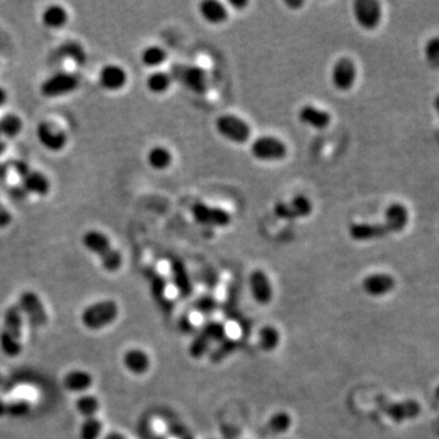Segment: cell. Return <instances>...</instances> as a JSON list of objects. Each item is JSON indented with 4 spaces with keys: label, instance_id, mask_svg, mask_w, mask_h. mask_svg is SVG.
<instances>
[{
    "label": "cell",
    "instance_id": "obj_42",
    "mask_svg": "<svg viewBox=\"0 0 439 439\" xmlns=\"http://www.w3.org/2000/svg\"><path fill=\"white\" fill-rule=\"evenodd\" d=\"M104 439H127L125 435H120V433H116V432H112V433H109L107 437Z\"/></svg>",
    "mask_w": 439,
    "mask_h": 439
},
{
    "label": "cell",
    "instance_id": "obj_30",
    "mask_svg": "<svg viewBox=\"0 0 439 439\" xmlns=\"http://www.w3.org/2000/svg\"><path fill=\"white\" fill-rule=\"evenodd\" d=\"M22 129V121L15 114H5L0 117V136L15 138Z\"/></svg>",
    "mask_w": 439,
    "mask_h": 439
},
{
    "label": "cell",
    "instance_id": "obj_9",
    "mask_svg": "<svg viewBox=\"0 0 439 439\" xmlns=\"http://www.w3.org/2000/svg\"><path fill=\"white\" fill-rule=\"evenodd\" d=\"M357 80V67L355 61L349 56L337 59L331 70V83L336 91L347 93L352 91Z\"/></svg>",
    "mask_w": 439,
    "mask_h": 439
},
{
    "label": "cell",
    "instance_id": "obj_11",
    "mask_svg": "<svg viewBox=\"0 0 439 439\" xmlns=\"http://www.w3.org/2000/svg\"><path fill=\"white\" fill-rule=\"evenodd\" d=\"M192 216L195 222L207 227H229L232 222V216L222 207H210L205 202H197L192 207Z\"/></svg>",
    "mask_w": 439,
    "mask_h": 439
},
{
    "label": "cell",
    "instance_id": "obj_25",
    "mask_svg": "<svg viewBox=\"0 0 439 439\" xmlns=\"http://www.w3.org/2000/svg\"><path fill=\"white\" fill-rule=\"evenodd\" d=\"M93 384V377L90 372L83 370H72L64 377V386L70 392H83Z\"/></svg>",
    "mask_w": 439,
    "mask_h": 439
},
{
    "label": "cell",
    "instance_id": "obj_33",
    "mask_svg": "<svg viewBox=\"0 0 439 439\" xmlns=\"http://www.w3.org/2000/svg\"><path fill=\"white\" fill-rule=\"evenodd\" d=\"M259 342H260V345L264 350L270 352V350L277 348V345L280 343V333L272 326H265L260 330Z\"/></svg>",
    "mask_w": 439,
    "mask_h": 439
},
{
    "label": "cell",
    "instance_id": "obj_12",
    "mask_svg": "<svg viewBox=\"0 0 439 439\" xmlns=\"http://www.w3.org/2000/svg\"><path fill=\"white\" fill-rule=\"evenodd\" d=\"M80 78L75 73L60 71L54 73L42 83L40 93L48 98H55L72 93L77 90Z\"/></svg>",
    "mask_w": 439,
    "mask_h": 439
},
{
    "label": "cell",
    "instance_id": "obj_39",
    "mask_svg": "<svg viewBox=\"0 0 439 439\" xmlns=\"http://www.w3.org/2000/svg\"><path fill=\"white\" fill-rule=\"evenodd\" d=\"M229 4L236 10H243L246 9V6L249 5V1H244V0H242V1H229Z\"/></svg>",
    "mask_w": 439,
    "mask_h": 439
},
{
    "label": "cell",
    "instance_id": "obj_5",
    "mask_svg": "<svg viewBox=\"0 0 439 439\" xmlns=\"http://www.w3.org/2000/svg\"><path fill=\"white\" fill-rule=\"evenodd\" d=\"M250 154L260 163H278L288 156V146L275 136H260L250 144Z\"/></svg>",
    "mask_w": 439,
    "mask_h": 439
},
{
    "label": "cell",
    "instance_id": "obj_16",
    "mask_svg": "<svg viewBox=\"0 0 439 439\" xmlns=\"http://www.w3.org/2000/svg\"><path fill=\"white\" fill-rule=\"evenodd\" d=\"M37 138L39 143L49 151H60L64 149L67 137L64 131L50 121H43L37 127Z\"/></svg>",
    "mask_w": 439,
    "mask_h": 439
},
{
    "label": "cell",
    "instance_id": "obj_38",
    "mask_svg": "<svg viewBox=\"0 0 439 439\" xmlns=\"http://www.w3.org/2000/svg\"><path fill=\"white\" fill-rule=\"evenodd\" d=\"M284 4L287 5L289 9L298 10L299 8H302L303 5H304V1H302V0H293V1L286 0Z\"/></svg>",
    "mask_w": 439,
    "mask_h": 439
},
{
    "label": "cell",
    "instance_id": "obj_26",
    "mask_svg": "<svg viewBox=\"0 0 439 439\" xmlns=\"http://www.w3.org/2000/svg\"><path fill=\"white\" fill-rule=\"evenodd\" d=\"M67 20L69 13L61 5H49L42 13V21L48 28H60L66 25Z\"/></svg>",
    "mask_w": 439,
    "mask_h": 439
},
{
    "label": "cell",
    "instance_id": "obj_17",
    "mask_svg": "<svg viewBox=\"0 0 439 439\" xmlns=\"http://www.w3.org/2000/svg\"><path fill=\"white\" fill-rule=\"evenodd\" d=\"M298 120L303 125L309 126L311 129H327L331 125L332 116L327 110L319 109L313 104H305L298 110Z\"/></svg>",
    "mask_w": 439,
    "mask_h": 439
},
{
    "label": "cell",
    "instance_id": "obj_45",
    "mask_svg": "<svg viewBox=\"0 0 439 439\" xmlns=\"http://www.w3.org/2000/svg\"><path fill=\"white\" fill-rule=\"evenodd\" d=\"M435 433H437V435H438V437H439V416L438 418H437V420H435Z\"/></svg>",
    "mask_w": 439,
    "mask_h": 439
},
{
    "label": "cell",
    "instance_id": "obj_2",
    "mask_svg": "<svg viewBox=\"0 0 439 439\" xmlns=\"http://www.w3.org/2000/svg\"><path fill=\"white\" fill-rule=\"evenodd\" d=\"M82 243L87 250L100 259L102 266L109 272L120 270L124 258L119 250L112 246L110 238L98 229L87 231L82 237Z\"/></svg>",
    "mask_w": 439,
    "mask_h": 439
},
{
    "label": "cell",
    "instance_id": "obj_46",
    "mask_svg": "<svg viewBox=\"0 0 439 439\" xmlns=\"http://www.w3.org/2000/svg\"><path fill=\"white\" fill-rule=\"evenodd\" d=\"M435 398H437V401H439V384L437 386V388H435Z\"/></svg>",
    "mask_w": 439,
    "mask_h": 439
},
{
    "label": "cell",
    "instance_id": "obj_27",
    "mask_svg": "<svg viewBox=\"0 0 439 439\" xmlns=\"http://www.w3.org/2000/svg\"><path fill=\"white\" fill-rule=\"evenodd\" d=\"M171 73L165 71H154L146 78V88L153 94H165L173 85Z\"/></svg>",
    "mask_w": 439,
    "mask_h": 439
},
{
    "label": "cell",
    "instance_id": "obj_14",
    "mask_svg": "<svg viewBox=\"0 0 439 439\" xmlns=\"http://www.w3.org/2000/svg\"><path fill=\"white\" fill-rule=\"evenodd\" d=\"M18 306L21 310L22 316H26L28 323L33 327H43L44 325H47V311L40 298L35 292L27 291L22 293Z\"/></svg>",
    "mask_w": 439,
    "mask_h": 439
},
{
    "label": "cell",
    "instance_id": "obj_6",
    "mask_svg": "<svg viewBox=\"0 0 439 439\" xmlns=\"http://www.w3.org/2000/svg\"><path fill=\"white\" fill-rule=\"evenodd\" d=\"M119 316V305L114 300H102L87 306L81 315L85 327L92 331L112 325Z\"/></svg>",
    "mask_w": 439,
    "mask_h": 439
},
{
    "label": "cell",
    "instance_id": "obj_22",
    "mask_svg": "<svg viewBox=\"0 0 439 439\" xmlns=\"http://www.w3.org/2000/svg\"><path fill=\"white\" fill-rule=\"evenodd\" d=\"M99 83L107 91H120L127 83V72L120 65H107L100 71Z\"/></svg>",
    "mask_w": 439,
    "mask_h": 439
},
{
    "label": "cell",
    "instance_id": "obj_41",
    "mask_svg": "<svg viewBox=\"0 0 439 439\" xmlns=\"http://www.w3.org/2000/svg\"><path fill=\"white\" fill-rule=\"evenodd\" d=\"M6 100H8V94H6L4 88L0 87V107H3L6 103Z\"/></svg>",
    "mask_w": 439,
    "mask_h": 439
},
{
    "label": "cell",
    "instance_id": "obj_36",
    "mask_svg": "<svg viewBox=\"0 0 439 439\" xmlns=\"http://www.w3.org/2000/svg\"><path fill=\"white\" fill-rule=\"evenodd\" d=\"M31 405L26 401H16L8 404V415L13 418H22L30 413Z\"/></svg>",
    "mask_w": 439,
    "mask_h": 439
},
{
    "label": "cell",
    "instance_id": "obj_1",
    "mask_svg": "<svg viewBox=\"0 0 439 439\" xmlns=\"http://www.w3.org/2000/svg\"><path fill=\"white\" fill-rule=\"evenodd\" d=\"M409 224V210L401 202H392L384 211V222H357L348 227V234L354 242L382 239L394 233L403 232Z\"/></svg>",
    "mask_w": 439,
    "mask_h": 439
},
{
    "label": "cell",
    "instance_id": "obj_10",
    "mask_svg": "<svg viewBox=\"0 0 439 439\" xmlns=\"http://www.w3.org/2000/svg\"><path fill=\"white\" fill-rule=\"evenodd\" d=\"M354 20L362 30L374 31L382 21V6L377 0H355L352 5Z\"/></svg>",
    "mask_w": 439,
    "mask_h": 439
},
{
    "label": "cell",
    "instance_id": "obj_18",
    "mask_svg": "<svg viewBox=\"0 0 439 439\" xmlns=\"http://www.w3.org/2000/svg\"><path fill=\"white\" fill-rule=\"evenodd\" d=\"M396 281L388 273H371L362 281V289L371 297H384L396 288Z\"/></svg>",
    "mask_w": 439,
    "mask_h": 439
},
{
    "label": "cell",
    "instance_id": "obj_24",
    "mask_svg": "<svg viewBox=\"0 0 439 439\" xmlns=\"http://www.w3.org/2000/svg\"><path fill=\"white\" fill-rule=\"evenodd\" d=\"M146 161H148V164L153 170H156V171H165V170H168L173 165V153L166 146H153L151 151H148Z\"/></svg>",
    "mask_w": 439,
    "mask_h": 439
},
{
    "label": "cell",
    "instance_id": "obj_21",
    "mask_svg": "<svg viewBox=\"0 0 439 439\" xmlns=\"http://www.w3.org/2000/svg\"><path fill=\"white\" fill-rule=\"evenodd\" d=\"M198 11L202 20L212 26H220L229 21V10L217 0H204L199 4Z\"/></svg>",
    "mask_w": 439,
    "mask_h": 439
},
{
    "label": "cell",
    "instance_id": "obj_43",
    "mask_svg": "<svg viewBox=\"0 0 439 439\" xmlns=\"http://www.w3.org/2000/svg\"><path fill=\"white\" fill-rule=\"evenodd\" d=\"M5 149H6V144H5L4 141L0 138V156L4 153Z\"/></svg>",
    "mask_w": 439,
    "mask_h": 439
},
{
    "label": "cell",
    "instance_id": "obj_32",
    "mask_svg": "<svg viewBox=\"0 0 439 439\" xmlns=\"http://www.w3.org/2000/svg\"><path fill=\"white\" fill-rule=\"evenodd\" d=\"M100 403L95 396H83L76 401V409L85 418H94L95 413L99 411Z\"/></svg>",
    "mask_w": 439,
    "mask_h": 439
},
{
    "label": "cell",
    "instance_id": "obj_4",
    "mask_svg": "<svg viewBox=\"0 0 439 439\" xmlns=\"http://www.w3.org/2000/svg\"><path fill=\"white\" fill-rule=\"evenodd\" d=\"M216 132L227 142L243 146L249 142L251 127L244 119L234 114H224L215 121Z\"/></svg>",
    "mask_w": 439,
    "mask_h": 439
},
{
    "label": "cell",
    "instance_id": "obj_23",
    "mask_svg": "<svg viewBox=\"0 0 439 439\" xmlns=\"http://www.w3.org/2000/svg\"><path fill=\"white\" fill-rule=\"evenodd\" d=\"M122 362L134 375H144L151 367V357L142 349H129L124 354Z\"/></svg>",
    "mask_w": 439,
    "mask_h": 439
},
{
    "label": "cell",
    "instance_id": "obj_44",
    "mask_svg": "<svg viewBox=\"0 0 439 439\" xmlns=\"http://www.w3.org/2000/svg\"><path fill=\"white\" fill-rule=\"evenodd\" d=\"M433 105H435V112H437L439 116V94L435 97V102H433Z\"/></svg>",
    "mask_w": 439,
    "mask_h": 439
},
{
    "label": "cell",
    "instance_id": "obj_20",
    "mask_svg": "<svg viewBox=\"0 0 439 439\" xmlns=\"http://www.w3.org/2000/svg\"><path fill=\"white\" fill-rule=\"evenodd\" d=\"M250 291L255 300L261 305H267L272 299V286L266 272L256 269L250 273Z\"/></svg>",
    "mask_w": 439,
    "mask_h": 439
},
{
    "label": "cell",
    "instance_id": "obj_37",
    "mask_svg": "<svg viewBox=\"0 0 439 439\" xmlns=\"http://www.w3.org/2000/svg\"><path fill=\"white\" fill-rule=\"evenodd\" d=\"M11 221H13L11 212L5 207L3 202H0V229L8 227L11 224Z\"/></svg>",
    "mask_w": 439,
    "mask_h": 439
},
{
    "label": "cell",
    "instance_id": "obj_35",
    "mask_svg": "<svg viewBox=\"0 0 439 439\" xmlns=\"http://www.w3.org/2000/svg\"><path fill=\"white\" fill-rule=\"evenodd\" d=\"M423 52L427 63L433 69L439 70V36H435L427 40Z\"/></svg>",
    "mask_w": 439,
    "mask_h": 439
},
{
    "label": "cell",
    "instance_id": "obj_13",
    "mask_svg": "<svg viewBox=\"0 0 439 439\" xmlns=\"http://www.w3.org/2000/svg\"><path fill=\"white\" fill-rule=\"evenodd\" d=\"M175 73L171 75L176 80L195 94H205L207 91V72L199 66H175Z\"/></svg>",
    "mask_w": 439,
    "mask_h": 439
},
{
    "label": "cell",
    "instance_id": "obj_31",
    "mask_svg": "<svg viewBox=\"0 0 439 439\" xmlns=\"http://www.w3.org/2000/svg\"><path fill=\"white\" fill-rule=\"evenodd\" d=\"M291 426H292V418L288 413L280 411V413L272 415L267 422L265 430L270 435H281V433L287 432Z\"/></svg>",
    "mask_w": 439,
    "mask_h": 439
},
{
    "label": "cell",
    "instance_id": "obj_15",
    "mask_svg": "<svg viewBox=\"0 0 439 439\" xmlns=\"http://www.w3.org/2000/svg\"><path fill=\"white\" fill-rule=\"evenodd\" d=\"M313 210L314 205L305 195H297L289 202H277L273 207L275 215L282 220L304 219L310 216Z\"/></svg>",
    "mask_w": 439,
    "mask_h": 439
},
{
    "label": "cell",
    "instance_id": "obj_8",
    "mask_svg": "<svg viewBox=\"0 0 439 439\" xmlns=\"http://www.w3.org/2000/svg\"><path fill=\"white\" fill-rule=\"evenodd\" d=\"M375 403L381 413L391 418L396 423H403L418 418L421 413V405L415 399H405L403 401H392L384 396L375 398Z\"/></svg>",
    "mask_w": 439,
    "mask_h": 439
},
{
    "label": "cell",
    "instance_id": "obj_28",
    "mask_svg": "<svg viewBox=\"0 0 439 439\" xmlns=\"http://www.w3.org/2000/svg\"><path fill=\"white\" fill-rule=\"evenodd\" d=\"M58 54L64 58L72 60L75 64L85 65L87 63V53L82 44L76 40H66L58 48Z\"/></svg>",
    "mask_w": 439,
    "mask_h": 439
},
{
    "label": "cell",
    "instance_id": "obj_3",
    "mask_svg": "<svg viewBox=\"0 0 439 439\" xmlns=\"http://www.w3.org/2000/svg\"><path fill=\"white\" fill-rule=\"evenodd\" d=\"M22 325L23 316L18 305H11L4 315L0 331V348L6 357H16L22 352Z\"/></svg>",
    "mask_w": 439,
    "mask_h": 439
},
{
    "label": "cell",
    "instance_id": "obj_7",
    "mask_svg": "<svg viewBox=\"0 0 439 439\" xmlns=\"http://www.w3.org/2000/svg\"><path fill=\"white\" fill-rule=\"evenodd\" d=\"M10 168L18 175L21 181L22 188L27 193L36 195H47L50 190V181L43 173L31 168L23 160H13L10 163Z\"/></svg>",
    "mask_w": 439,
    "mask_h": 439
},
{
    "label": "cell",
    "instance_id": "obj_29",
    "mask_svg": "<svg viewBox=\"0 0 439 439\" xmlns=\"http://www.w3.org/2000/svg\"><path fill=\"white\" fill-rule=\"evenodd\" d=\"M168 60V53L160 45H149L141 53V61L146 67H159Z\"/></svg>",
    "mask_w": 439,
    "mask_h": 439
},
{
    "label": "cell",
    "instance_id": "obj_19",
    "mask_svg": "<svg viewBox=\"0 0 439 439\" xmlns=\"http://www.w3.org/2000/svg\"><path fill=\"white\" fill-rule=\"evenodd\" d=\"M224 335V328L221 323H207L190 345V355L193 357H202V354L205 353V350L209 348V345L212 343V340H220Z\"/></svg>",
    "mask_w": 439,
    "mask_h": 439
},
{
    "label": "cell",
    "instance_id": "obj_34",
    "mask_svg": "<svg viewBox=\"0 0 439 439\" xmlns=\"http://www.w3.org/2000/svg\"><path fill=\"white\" fill-rule=\"evenodd\" d=\"M103 430V423L99 418H88L81 426L80 438L81 439H98Z\"/></svg>",
    "mask_w": 439,
    "mask_h": 439
},
{
    "label": "cell",
    "instance_id": "obj_40",
    "mask_svg": "<svg viewBox=\"0 0 439 439\" xmlns=\"http://www.w3.org/2000/svg\"><path fill=\"white\" fill-rule=\"evenodd\" d=\"M8 415V403H5L3 399H0V418Z\"/></svg>",
    "mask_w": 439,
    "mask_h": 439
}]
</instances>
